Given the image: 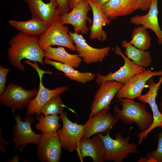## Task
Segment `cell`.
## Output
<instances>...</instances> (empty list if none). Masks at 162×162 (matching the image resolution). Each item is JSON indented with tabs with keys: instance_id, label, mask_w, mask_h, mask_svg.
Wrapping results in <instances>:
<instances>
[{
	"instance_id": "cell-10",
	"label": "cell",
	"mask_w": 162,
	"mask_h": 162,
	"mask_svg": "<svg viewBox=\"0 0 162 162\" xmlns=\"http://www.w3.org/2000/svg\"><path fill=\"white\" fill-rule=\"evenodd\" d=\"M37 145V155L40 161H60L62 147L57 131L51 134L42 133Z\"/></svg>"
},
{
	"instance_id": "cell-11",
	"label": "cell",
	"mask_w": 162,
	"mask_h": 162,
	"mask_svg": "<svg viewBox=\"0 0 162 162\" xmlns=\"http://www.w3.org/2000/svg\"><path fill=\"white\" fill-rule=\"evenodd\" d=\"M91 10L92 8L88 0H82L71 11L61 15L59 20L62 24L71 25L74 27L75 32L86 34L89 31L86 26V21H88L91 24L92 22V19L87 16L88 12Z\"/></svg>"
},
{
	"instance_id": "cell-32",
	"label": "cell",
	"mask_w": 162,
	"mask_h": 162,
	"mask_svg": "<svg viewBox=\"0 0 162 162\" xmlns=\"http://www.w3.org/2000/svg\"><path fill=\"white\" fill-rule=\"evenodd\" d=\"M153 0H137L139 9L147 11L149 9Z\"/></svg>"
},
{
	"instance_id": "cell-30",
	"label": "cell",
	"mask_w": 162,
	"mask_h": 162,
	"mask_svg": "<svg viewBox=\"0 0 162 162\" xmlns=\"http://www.w3.org/2000/svg\"><path fill=\"white\" fill-rule=\"evenodd\" d=\"M9 70V68H5L2 65L0 66V95L3 92L6 87V77Z\"/></svg>"
},
{
	"instance_id": "cell-2",
	"label": "cell",
	"mask_w": 162,
	"mask_h": 162,
	"mask_svg": "<svg viewBox=\"0 0 162 162\" xmlns=\"http://www.w3.org/2000/svg\"><path fill=\"white\" fill-rule=\"evenodd\" d=\"M118 101L120 102L122 108L121 109L117 105L114 106L117 120H121L129 125L134 122L141 132L150 127L153 122V116L146 110V106L142 103L127 98L119 99Z\"/></svg>"
},
{
	"instance_id": "cell-28",
	"label": "cell",
	"mask_w": 162,
	"mask_h": 162,
	"mask_svg": "<svg viewBox=\"0 0 162 162\" xmlns=\"http://www.w3.org/2000/svg\"><path fill=\"white\" fill-rule=\"evenodd\" d=\"M65 107L60 98V95H58L51 99L43 106L39 115L43 113L44 115H58L63 111Z\"/></svg>"
},
{
	"instance_id": "cell-38",
	"label": "cell",
	"mask_w": 162,
	"mask_h": 162,
	"mask_svg": "<svg viewBox=\"0 0 162 162\" xmlns=\"http://www.w3.org/2000/svg\"></svg>"
},
{
	"instance_id": "cell-31",
	"label": "cell",
	"mask_w": 162,
	"mask_h": 162,
	"mask_svg": "<svg viewBox=\"0 0 162 162\" xmlns=\"http://www.w3.org/2000/svg\"><path fill=\"white\" fill-rule=\"evenodd\" d=\"M58 3V8L61 15H64L70 12V8L68 0H55Z\"/></svg>"
},
{
	"instance_id": "cell-37",
	"label": "cell",
	"mask_w": 162,
	"mask_h": 162,
	"mask_svg": "<svg viewBox=\"0 0 162 162\" xmlns=\"http://www.w3.org/2000/svg\"><path fill=\"white\" fill-rule=\"evenodd\" d=\"M160 112L162 114V94L160 97Z\"/></svg>"
},
{
	"instance_id": "cell-21",
	"label": "cell",
	"mask_w": 162,
	"mask_h": 162,
	"mask_svg": "<svg viewBox=\"0 0 162 162\" xmlns=\"http://www.w3.org/2000/svg\"><path fill=\"white\" fill-rule=\"evenodd\" d=\"M93 15L92 25L89 27L91 39H97L99 41H104L107 38L106 32L103 29V26L109 24L111 20L103 13L101 7L88 0Z\"/></svg>"
},
{
	"instance_id": "cell-4",
	"label": "cell",
	"mask_w": 162,
	"mask_h": 162,
	"mask_svg": "<svg viewBox=\"0 0 162 162\" xmlns=\"http://www.w3.org/2000/svg\"><path fill=\"white\" fill-rule=\"evenodd\" d=\"M69 32L68 27L61 24L59 19L56 20L52 22L44 34L39 36L38 45L43 50L48 46L57 45L76 51V46Z\"/></svg>"
},
{
	"instance_id": "cell-5",
	"label": "cell",
	"mask_w": 162,
	"mask_h": 162,
	"mask_svg": "<svg viewBox=\"0 0 162 162\" xmlns=\"http://www.w3.org/2000/svg\"><path fill=\"white\" fill-rule=\"evenodd\" d=\"M36 88L26 90L20 86L11 82L0 94V102L4 106L11 107L12 111L27 107L37 94Z\"/></svg>"
},
{
	"instance_id": "cell-13",
	"label": "cell",
	"mask_w": 162,
	"mask_h": 162,
	"mask_svg": "<svg viewBox=\"0 0 162 162\" xmlns=\"http://www.w3.org/2000/svg\"><path fill=\"white\" fill-rule=\"evenodd\" d=\"M69 33L73 40L79 56L87 64L102 62L108 56L111 48L107 46L101 48L93 47L88 44L82 35L75 32Z\"/></svg>"
},
{
	"instance_id": "cell-29",
	"label": "cell",
	"mask_w": 162,
	"mask_h": 162,
	"mask_svg": "<svg viewBox=\"0 0 162 162\" xmlns=\"http://www.w3.org/2000/svg\"><path fill=\"white\" fill-rule=\"evenodd\" d=\"M157 137L158 139L157 148L147 153L146 158L152 159L154 162H162V131L158 134Z\"/></svg>"
},
{
	"instance_id": "cell-33",
	"label": "cell",
	"mask_w": 162,
	"mask_h": 162,
	"mask_svg": "<svg viewBox=\"0 0 162 162\" xmlns=\"http://www.w3.org/2000/svg\"><path fill=\"white\" fill-rule=\"evenodd\" d=\"M9 143L3 139L1 134H0V150L4 153H6L4 150L5 146L9 144Z\"/></svg>"
},
{
	"instance_id": "cell-6",
	"label": "cell",
	"mask_w": 162,
	"mask_h": 162,
	"mask_svg": "<svg viewBox=\"0 0 162 162\" xmlns=\"http://www.w3.org/2000/svg\"><path fill=\"white\" fill-rule=\"evenodd\" d=\"M162 82V76L160 78L158 82L156 83L154 82L152 78H151L148 80V91L145 94L141 95L137 98L139 101L143 103L149 104L152 112L153 118V122L150 127L147 130L138 134V143L139 145L142 144L143 139H146L149 133L152 130L158 127L162 128V114L159 110L156 101V98Z\"/></svg>"
},
{
	"instance_id": "cell-36",
	"label": "cell",
	"mask_w": 162,
	"mask_h": 162,
	"mask_svg": "<svg viewBox=\"0 0 162 162\" xmlns=\"http://www.w3.org/2000/svg\"><path fill=\"white\" fill-rule=\"evenodd\" d=\"M138 162H154V160L152 159H148L146 158L141 157L138 160Z\"/></svg>"
},
{
	"instance_id": "cell-19",
	"label": "cell",
	"mask_w": 162,
	"mask_h": 162,
	"mask_svg": "<svg viewBox=\"0 0 162 162\" xmlns=\"http://www.w3.org/2000/svg\"><path fill=\"white\" fill-rule=\"evenodd\" d=\"M158 0H153L148 13L145 15H136L131 17V23L141 25L146 29H150L156 35L158 43L162 44V31L159 26L158 15Z\"/></svg>"
},
{
	"instance_id": "cell-15",
	"label": "cell",
	"mask_w": 162,
	"mask_h": 162,
	"mask_svg": "<svg viewBox=\"0 0 162 162\" xmlns=\"http://www.w3.org/2000/svg\"><path fill=\"white\" fill-rule=\"evenodd\" d=\"M110 107L106 108L89 118L84 124L82 138H90L98 133L106 134L110 132L117 120L108 112Z\"/></svg>"
},
{
	"instance_id": "cell-23",
	"label": "cell",
	"mask_w": 162,
	"mask_h": 162,
	"mask_svg": "<svg viewBox=\"0 0 162 162\" xmlns=\"http://www.w3.org/2000/svg\"><path fill=\"white\" fill-rule=\"evenodd\" d=\"M44 62L45 64L52 65L56 69L64 72L65 76L70 80L82 84L91 81L96 76L94 74L90 72H80L69 65L46 58L44 59Z\"/></svg>"
},
{
	"instance_id": "cell-7",
	"label": "cell",
	"mask_w": 162,
	"mask_h": 162,
	"mask_svg": "<svg viewBox=\"0 0 162 162\" xmlns=\"http://www.w3.org/2000/svg\"><path fill=\"white\" fill-rule=\"evenodd\" d=\"M13 111L16 124L13 128L14 136L12 140L16 148H19L22 153L23 148L29 143L37 145L41 134L35 133L31 128L34 122L32 116H27L22 121L19 115L15 114Z\"/></svg>"
},
{
	"instance_id": "cell-17",
	"label": "cell",
	"mask_w": 162,
	"mask_h": 162,
	"mask_svg": "<svg viewBox=\"0 0 162 162\" xmlns=\"http://www.w3.org/2000/svg\"><path fill=\"white\" fill-rule=\"evenodd\" d=\"M78 159L82 161L86 157H90L94 162H102L104 148L102 140L97 135L92 138H82L76 150Z\"/></svg>"
},
{
	"instance_id": "cell-26",
	"label": "cell",
	"mask_w": 162,
	"mask_h": 162,
	"mask_svg": "<svg viewBox=\"0 0 162 162\" xmlns=\"http://www.w3.org/2000/svg\"><path fill=\"white\" fill-rule=\"evenodd\" d=\"M38 122L35 125L36 129L42 133L51 134L57 131L61 125L59 123L60 116L55 115H37Z\"/></svg>"
},
{
	"instance_id": "cell-35",
	"label": "cell",
	"mask_w": 162,
	"mask_h": 162,
	"mask_svg": "<svg viewBox=\"0 0 162 162\" xmlns=\"http://www.w3.org/2000/svg\"><path fill=\"white\" fill-rule=\"evenodd\" d=\"M69 6L72 9L77 4L82 0H68Z\"/></svg>"
},
{
	"instance_id": "cell-18",
	"label": "cell",
	"mask_w": 162,
	"mask_h": 162,
	"mask_svg": "<svg viewBox=\"0 0 162 162\" xmlns=\"http://www.w3.org/2000/svg\"><path fill=\"white\" fill-rule=\"evenodd\" d=\"M40 71L38 72L40 79L39 88L37 94L27 107L26 116L34 114L39 115L41 108L46 103L56 96L64 93L68 89L66 86L58 87L53 89L46 88L42 81L43 74L44 72Z\"/></svg>"
},
{
	"instance_id": "cell-16",
	"label": "cell",
	"mask_w": 162,
	"mask_h": 162,
	"mask_svg": "<svg viewBox=\"0 0 162 162\" xmlns=\"http://www.w3.org/2000/svg\"><path fill=\"white\" fill-rule=\"evenodd\" d=\"M28 5L32 17L44 21L48 26L61 16L57 2L50 0L46 3L43 0H24Z\"/></svg>"
},
{
	"instance_id": "cell-34",
	"label": "cell",
	"mask_w": 162,
	"mask_h": 162,
	"mask_svg": "<svg viewBox=\"0 0 162 162\" xmlns=\"http://www.w3.org/2000/svg\"><path fill=\"white\" fill-rule=\"evenodd\" d=\"M94 4L101 7L110 0H90Z\"/></svg>"
},
{
	"instance_id": "cell-20",
	"label": "cell",
	"mask_w": 162,
	"mask_h": 162,
	"mask_svg": "<svg viewBox=\"0 0 162 162\" xmlns=\"http://www.w3.org/2000/svg\"><path fill=\"white\" fill-rule=\"evenodd\" d=\"M101 8L111 20L129 15L139 9L137 0H110Z\"/></svg>"
},
{
	"instance_id": "cell-9",
	"label": "cell",
	"mask_w": 162,
	"mask_h": 162,
	"mask_svg": "<svg viewBox=\"0 0 162 162\" xmlns=\"http://www.w3.org/2000/svg\"><path fill=\"white\" fill-rule=\"evenodd\" d=\"M114 52L123 58L124 61V64L114 73L109 71L105 76L98 73L96 75V82L98 86L103 82L110 80H115L124 84L135 75L146 70L144 68L136 65L126 56L118 46L115 47Z\"/></svg>"
},
{
	"instance_id": "cell-25",
	"label": "cell",
	"mask_w": 162,
	"mask_h": 162,
	"mask_svg": "<svg viewBox=\"0 0 162 162\" xmlns=\"http://www.w3.org/2000/svg\"><path fill=\"white\" fill-rule=\"evenodd\" d=\"M121 44L125 48L124 54L136 64L146 68L151 65L152 59L149 52L138 49L126 40H123Z\"/></svg>"
},
{
	"instance_id": "cell-12",
	"label": "cell",
	"mask_w": 162,
	"mask_h": 162,
	"mask_svg": "<svg viewBox=\"0 0 162 162\" xmlns=\"http://www.w3.org/2000/svg\"><path fill=\"white\" fill-rule=\"evenodd\" d=\"M154 76H162V70L154 71L148 69L135 75L119 89L116 95V98L133 100L140 97L146 82Z\"/></svg>"
},
{
	"instance_id": "cell-1",
	"label": "cell",
	"mask_w": 162,
	"mask_h": 162,
	"mask_svg": "<svg viewBox=\"0 0 162 162\" xmlns=\"http://www.w3.org/2000/svg\"><path fill=\"white\" fill-rule=\"evenodd\" d=\"M37 36L19 32L11 39L9 43L8 55L11 64L23 71L24 65L21 63L23 59L38 62L45 66L44 62L45 54L38 44Z\"/></svg>"
},
{
	"instance_id": "cell-27",
	"label": "cell",
	"mask_w": 162,
	"mask_h": 162,
	"mask_svg": "<svg viewBox=\"0 0 162 162\" xmlns=\"http://www.w3.org/2000/svg\"><path fill=\"white\" fill-rule=\"evenodd\" d=\"M131 40L129 42L136 47L144 50L149 49L151 38L147 30L142 26L134 27L132 32Z\"/></svg>"
},
{
	"instance_id": "cell-24",
	"label": "cell",
	"mask_w": 162,
	"mask_h": 162,
	"mask_svg": "<svg viewBox=\"0 0 162 162\" xmlns=\"http://www.w3.org/2000/svg\"><path fill=\"white\" fill-rule=\"evenodd\" d=\"M44 51L45 58L68 64L74 68L79 67L81 63L82 58L78 54H70L63 46L55 48L49 46Z\"/></svg>"
},
{
	"instance_id": "cell-3",
	"label": "cell",
	"mask_w": 162,
	"mask_h": 162,
	"mask_svg": "<svg viewBox=\"0 0 162 162\" xmlns=\"http://www.w3.org/2000/svg\"><path fill=\"white\" fill-rule=\"evenodd\" d=\"M97 135L101 138L103 142L104 152L103 161L122 162L124 159L127 158L132 153H139L137 143H129L130 137L129 134L124 138L120 132L116 133L115 139L112 138L109 132L104 135L101 133Z\"/></svg>"
},
{
	"instance_id": "cell-8",
	"label": "cell",
	"mask_w": 162,
	"mask_h": 162,
	"mask_svg": "<svg viewBox=\"0 0 162 162\" xmlns=\"http://www.w3.org/2000/svg\"><path fill=\"white\" fill-rule=\"evenodd\" d=\"M68 114L63 111L60 114L63 127L58 133L62 148L70 153L77 148L82 138L84 131V125L74 123L68 117Z\"/></svg>"
},
{
	"instance_id": "cell-22",
	"label": "cell",
	"mask_w": 162,
	"mask_h": 162,
	"mask_svg": "<svg viewBox=\"0 0 162 162\" xmlns=\"http://www.w3.org/2000/svg\"><path fill=\"white\" fill-rule=\"evenodd\" d=\"M8 23L10 26L20 32L36 36L44 34L49 26L44 21L32 17L25 21L10 20L8 21Z\"/></svg>"
},
{
	"instance_id": "cell-14",
	"label": "cell",
	"mask_w": 162,
	"mask_h": 162,
	"mask_svg": "<svg viewBox=\"0 0 162 162\" xmlns=\"http://www.w3.org/2000/svg\"><path fill=\"white\" fill-rule=\"evenodd\" d=\"M124 85L113 80L106 81L100 84L91 105L89 118L101 110L110 107L111 101Z\"/></svg>"
}]
</instances>
